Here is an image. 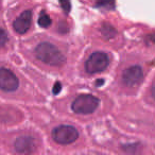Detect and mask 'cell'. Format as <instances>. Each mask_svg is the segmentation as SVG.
Segmentation results:
<instances>
[{
	"mask_svg": "<svg viewBox=\"0 0 155 155\" xmlns=\"http://www.w3.org/2000/svg\"><path fill=\"white\" fill-rule=\"evenodd\" d=\"M18 79L10 69L0 68V89L5 91H14L17 89Z\"/></svg>",
	"mask_w": 155,
	"mask_h": 155,
	"instance_id": "5",
	"label": "cell"
},
{
	"mask_svg": "<svg viewBox=\"0 0 155 155\" xmlns=\"http://www.w3.org/2000/svg\"><path fill=\"white\" fill-rule=\"evenodd\" d=\"M99 99L93 95H81L72 102V110L77 114L88 115L94 113L99 106Z\"/></svg>",
	"mask_w": 155,
	"mask_h": 155,
	"instance_id": "2",
	"label": "cell"
},
{
	"mask_svg": "<svg viewBox=\"0 0 155 155\" xmlns=\"http://www.w3.org/2000/svg\"><path fill=\"white\" fill-rule=\"evenodd\" d=\"M151 93H152V96H153V98L155 99V85L152 87V91H151Z\"/></svg>",
	"mask_w": 155,
	"mask_h": 155,
	"instance_id": "15",
	"label": "cell"
},
{
	"mask_svg": "<svg viewBox=\"0 0 155 155\" xmlns=\"http://www.w3.org/2000/svg\"><path fill=\"white\" fill-rule=\"evenodd\" d=\"M108 64H110V58L107 53L98 51L89 56L85 64V68L88 73H98L105 70Z\"/></svg>",
	"mask_w": 155,
	"mask_h": 155,
	"instance_id": "3",
	"label": "cell"
},
{
	"mask_svg": "<svg viewBox=\"0 0 155 155\" xmlns=\"http://www.w3.org/2000/svg\"><path fill=\"white\" fill-rule=\"evenodd\" d=\"M14 147L18 153H24V154L32 153L36 149L35 140L30 136H21V137L17 138L14 143Z\"/></svg>",
	"mask_w": 155,
	"mask_h": 155,
	"instance_id": "7",
	"label": "cell"
},
{
	"mask_svg": "<svg viewBox=\"0 0 155 155\" xmlns=\"http://www.w3.org/2000/svg\"><path fill=\"white\" fill-rule=\"evenodd\" d=\"M61 1V5H62L63 10H64L66 13H68L69 10H70V2L69 0H60Z\"/></svg>",
	"mask_w": 155,
	"mask_h": 155,
	"instance_id": "13",
	"label": "cell"
},
{
	"mask_svg": "<svg viewBox=\"0 0 155 155\" xmlns=\"http://www.w3.org/2000/svg\"><path fill=\"white\" fill-rule=\"evenodd\" d=\"M35 55L39 61L50 66H62L66 61L64 54L50 43L39 44L35 49Z\"/></svg>",
	"mask_w": 155,
	"mask_h": 155,
	"instance_id": "1",
	"label": "cell"
},
{
	"mask_svg": "<svg viewBox=\"0 0 155 155\" xmlns=\"http://www.w3.org/2000/svg\"><path fill=\"white\" fill-rule=\"evenodd\" d=\"M8 39H9V37H8L7 32L2 29H0V48H2L7 44Z\"/></svg>",
	"mask_w": 155,
	"mask_h": 155,
	"instance_id": "12",
	"label": "cell"
},
{
	"mask_svg": "<svg viewBox=\"0 0 155 155\" xmlns=\"http://www.w3.org/2000/svg\"><path fill=\"white\" fill-rule=\"evenodd\" d=\"M143 73H142V69L139 66L135 65V66H131L127 68L122 73V81L124 85L129 87H133L135 85L139 84L142 80Z\"/></svg>",
	"mask_w": 155,
	"mask_h": 155,
	"instance_id": "6",
	"label": "cell"
},
{
	"mask_svg": "<svg viewBox=\"0 0 155 155\" xmlns=\"http://www.w3.org/2000/svg\"><path fill=\"white\" fill-rule=\"evenodd\" d=\"M101 33L106 39H110L113 38V37L116 35V30L113 28V26L108 24H104L102 25V28H101Z\"/></svg>",
	"mask_w": 155,
	"mask_h": 155,
	"instance_id": "9",
	"label": "cell"
},
{
	"mask_svg": "<svg viewBox=\"0 0 155 155\" xmlns=\"http://www.w3.org/2000/svg\"><path fill=\"white\" fill-rule=\"evenodd\" d=\"M60 89H61L60 83H56V84H55V87L53 88V93H54V94H58V91H60Z\"/></svg>",
	"mask_w": 155,
	"mask_h": 155,
	"instance_id": "14",
	"label": "cell"
},
{
	"mask_svg": "<svg viewBox=\"0 0 155 155\" xmlns=\"http://www.w3.org/2000/svg\"><path fill=\"white\" fill-rule=\"evenodd\" d=\"M79 133L71 125H60L52 132V138L60 144H69L78 139Z\"/></svg>",
	"mask_w": 155,
	"mask_h": 155,
	"instance_id": "4",
	"label": "cell"
},
{
	"mask_svg": "<svg viewBox=\"0 0 155 155\" xmlns=\"http://www.w3.org/2000/svg\"><path fill=\"white\" fill-rule=\"evenodd\" d=\"M38 25L43 28H48V27L51 25V19L50 17L45 13V12H41V15L38 18Z\"/></svg>",
	"mask_w": 155,
	"mask_h": 155,
	"instance_id": "10",
	"label": "cell"
},
{
	"mask_svg": "<svg viewBox=\"0 0 155 155\" xmlns=\"http://www.w3.org/2000/svg\"><path fill=\"white\" fill-rule=\"evenodd\" d=\"M31 19H32V12L30 10H27L14 21V30L19 34H25L30 29Z\"/></svg>",
	"mask_w": 155,
	"mask_h": 155,
	"instance_id": "8",
	"label": "cell"
},
{
	"mask_svg": "<svg viewBox=\"0 0 155 155\" xmlns=\"http://www.w3.org/2000/svg\"><path fill=\"white\" fill-rule=\"evenodd\" d=\"M97 5L103 9H113L114 7V0H96Z\"/></svg>",
	"mask_w": 155,
	"mask_h": 155,
	"instance_id": "11",
	"label": "cell"
}]
</instances>
